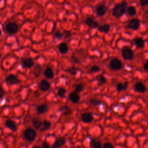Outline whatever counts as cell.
Here are the masks:
<instances>
[{"label": "cell", "instance_id": "1", "mask_svg": "<svg viewBox=\"0 0 148 148\" xmlns=\"http://www.w3.org/2000/svg\"><path fill=\"white\" fill-rule=\"evenodd\" d=\"M127 2H121L116 4L112 9V16L116 18H119L126 13Z\"/></svg>", "mask_w": 148, "mask_h": 148}, {"label": "cell", "instance_id": "2", "mask_svg": "<svg viewBox=\"0 0 148 148\" xmlns=\"http://www.w3.org/2000/svg\"><path fill=\"white\" fill-rule=\"evenodd\" d=\"M5 29L8 34L14 35L17 33L19 29L18 24L15 22H9L5 26Z\"/></svg>", "mask_w": 148, "mask_h": 148}, {"label": "cell", "instance_id": "3", "mask_svg": "<svg viewBox=\"0 0 148 148\" xmlns=\"http://www.w3.org/2000/svg\"><path fill=\"white\" fill-rule=\"evenodd\" d=\"M24 138L29 142H32L36 136V132L32 128H26L23 133Z\"/></svg>", "mask_w": 148, "mask_h": 148}, {"label": "cell", "instance_id": "4", "mask_svg": "<svg viewBox=\"0 0 148 148\" xmlns=\"http://www.w3.org/2000/svg\"><path fill=\"white\" fill-rule=\"evenodd\" d=\"M140 26V20L138 18H133L127 23L126 27L134 31L138 30Z\"/></svg>", "mask_w": 148, "mask_h": 148}, {"label": "cell", "instance_id": "5", "mask_svg": "<svg viewBox=\"0 0 148 148\" xmlns=\"http://www.w3.org/2000/svg\"><path fill=\"white\" fill-rule=\"evenodd\" d=\"M121 54L123 59L125 60H131L134 58V52L130 47H124L121 50Z\"/></svg>", "mask_w": 148, "mask_h": 148}, {"label": "cell", "instance_id": "6", "mask_svg": "<svg viewBox=\"0 0 148 148\" xmlns=\"http://www.w3.org/2000/svg\"><path fill=\"white\" fill-rule=\"evenodd\" d=\"M109 66L113 71H119L123 67V63L117 58H114L110 60Z\"/></svg>", "mask_w": 148, "mask_h": 148}, {"label": "cell", "instance_id": "7", "mask_svg": "<svg viewBox=\"0 0 148 148\" xmlns=\"http://www.w3.org/2000/svg\"><path fill=\"white\" fill-rule=\"evenodd\" d=\"M108 12V7L104 4H99L95 8L97 16L99 17L104 16Z\"/></svg>", "mask_w": 148, "mask_h": 148}, {"label": "cell", "instance_id": "8", "mask_svg": "<svg viewBox=\"0 0 148 148\" xmlns=\"http://www.w3.org/2000/svg\"><path fill=\"white\" fill-rule=\"evenodd\" d=\"M84 23L86 24V25H87L88 27L91 28H97V27L99 26V22L97 20H95V19H94L92 17H87L85 20H84Z\"/></svg>", "mask_w": 148, "mask_h": 148}, {"label": "cell", "instance_id": "9", "mask_svg": "<svg viewBox=\"0 0 148 148\" xmlns=\"http://www.w3.org/2000/svg\"><path fill=\"white\" fill-rule=\"evenodd\" d=\"M5 81L6 83L9 84H16L20 83V80L13 74H9L5 78Z\"/></svg>", "mask_w": 148, "mask_h": 148}, {"label": "cell", "instance_id": "10", "mask_svg": "<svg viewBox=\"0 0 148 148\" xmlns=\"http://www.w3.org/2000/svg\"><path fill=\"white\" fill-rule=\"evenodd\" d=\"M134 43L138 49H143L145 45V40L140 37H136L134 39Z\"/></svg>", "mask_w": 148, "mask_h": 148}, {"label": "cell", "instance_id": "11", "mask_svg": "<svg viewBox=\"0 0 148 148\" xmlns=\"http://www.w3.org/2000/svg\"><path fill=\"white\" fill-rule=\"evenodd\" d=\"M58 49L59 52L61 54H66L68 52V50H69L68 45L65 42H62L60 43L58 45Z\"/></svg>", "mask_w": 148, "mask_h": 148}, {"label": "cell", "instance_id": "12", "mask_svg": "<svg viewBox=\"0 0 148 148\" xmlns=\"http://www.w3.org/2000/svg\"><path fill=\"white\" fill-rule=\"evenodd\" d=\"M50 87V84L46 79H43L40 82L39 88L42 91H47Z\"/></svg>", "mask_w": 148, "mask_h": 148}, {"label": "cell", "instance_id": "13", "mask_svg": "<svg viewBox=\"0 0 148 148\" xmlns=\"http://www.w3.org/2000/svg\"><path fill=\"white\" fill-rule=\"evenodd\" d=\"M81 120L85 123H90L93 120V117L90 113H84L81 115Z\"/></svg>", "mask_w": 148, "mask_h": 148}, {"label": "cell", "instance_id": "14", "mask_svg": "<svg viewBox=\"0 0 148 148\" xmlns=\"http://www.w3.org/2000/svg\"><path fill=\"white\" fill-rule=\"evenodd\" d=\"M5 125L7 128L10 129L11 131L14 132L17 130V125L16 123L10 119H7L5 121Z\"/></svg>", "mask_w": 148, "mask_h": 148}, {"label": "cell", "instance_id": "15", "mask_svg": "<svg viewBox=\"0 0 148 148\" xmlns=\"http://www.w3.org/2000/svg\"><path fill=\"white\" fill-rule=\"evenodd\" d=\"M21 63L24 67L27 68H30L32 67L34 65V61L33 59L31 58H27L21 61Z\"/></svg>", "mask_w": 148, "mask_h": 148}, {"label": "cell", "instance_id": "16", "mask_svg": "<svg viewBox=\"0 0 148 148\" xmlns=\"http://www.w3.org/2000/svg\"><path fill=\"white\" fill-rule=\"evenodd\" d=\"M43 75L45 77L49 79H53L54 76L53 71L52 68L50 66H47L45 68V69L43 71Z\"/></svg>", "mask_w": 148, "mask_h": 148}, {"label": "cell", "instance_id": "17", "mask_svg": "<svg viewBox=\"0 0 148 148\" xmlns=\"http://www.w3.org/2000/svg\"><path fill=\"white\" fill-rule=\"evenodd\" d=\"M97 29L101 33L107 34L110 29V26L108 24H104L103 25H99Z\"/></svg>", "mask_w": 148, "mask_h": 148}, {"label": "cell", "instance_id": "18", "mask_svg": "<svg viewBox=\"0 0 148 148\" xmlns=\"http://www.w3.org/2000/svg\"><path fill=\"white\" fill-rule=\"evenodd\" d=\"M69 100L74 103H77L80 100V96L75 92H72L69 95Z\"/></svg>", "mask_w": 148, "mask_h": 148}, {"label": "cell", "instance_id": "19", "mask_svg": "<svg viewBox=\"0 0 148 148\" xmlns=\"http://www.w3.org/2000/svg\"><path fill=\"white\" fill-rule=\"evenodd\" d=\"M65 143L64 138H60L57 139L52 145V148H60Z\"/></svg>", "mask_w": 148, "mask_h": 148}, {"label": "cell", "instance_id": "20", "mask_svg": "<svg viewBox=\"0 0 148 148\" xmlns=\"http://www.w3.org/2000/svg\"><path fill=\"white\" fill-rule=\"evenodd\" d=\"M126 13L130 16H134L136 14L137 11L135 6L133 5H130L127 7L126 9Z\"/></svg>", "mask_w": 148, "mask_h": 148}, {"label": "cell", "instance_id": "21", "mask_svg": "<svg viewBox=\"0 0 148 148\" xmlns=\"http://www.w3.org/2000/svg\"><path fill=\"white\" fill-rule=\"evenodd\" d=\"M135 89L139 92H145L146 91V87L142 82H137L135 84Z\"/></svg>", "mask_w": 148, "mask_h": 148}, {"label": "cell", "instance_id": "22", "mask_svg": "<svg viewBox=\"0 0 148 148\" xmlns=\"http://www.w3.org/2000/svg\"><path fill=\"white\" fill-rule=\"evenodd\" d=\"M32 123L34 127L36 130H39L41 128L42 121L38 117H34L32 119Z\"/></svg>", "mask_w": 148, "mask_h": 148}, {"label": "cell", "instance_id": "23", "mask_svg": "<svg viewBox=\"0 0 148 148\" xmlns=\"http://www.w3.org/2000/svg\"><path fill=\"white\" fill-rule=\"evenodd\" d=\"M36 111L39 114H43L48 110V106L46 104H42L36 107Z\"/></svg>", "mask_w": 148, "mask_h": 148}, {"label": "cell", "instance_id": "24", "mask_svg": "<svg viewBox=\"0 0 148 148\" xmlns=\"http://www.w3.org/2000/svg\"><path fill=\"white\" fill-rule=\"evenodd\" d=\"M50 127H51V123L50 121H49L48 120H45L42 121L40 130L42 131H44L49 130L50 128Z\"/></svg>", "mask_w": 148, "mask_h": 148}, {"label": "cell", "instance_id": "25", "mask_svg": "<svg viewBox=\"0 0 148 148\" xmlns=\"http://www.w3.org/2000/svg\"><path fill=\"white\" fill-rule=\"evenodd\" d=\"M42 70V68L41 66L39 64H36L35 67H34V75L35 77H39V75L41 73Z\"/></svg>", "mask_w": 148, "mask_h": 148}, {"label": "cell", "instance_id": "26", "mask_svg": "<svg viewBox=\"0 0 148 148\" xmlns=\"http://www.w3.org/2000/svg\"><path fill=\"white\" fill-rule=\"evenodd\" d=\"M91 146L92 148H102V145L99 141L92 140L91 142Z\"/></svg>", "mask_w": 148, "mask_h": 148}, {"label": "cell", "instance_id": "27", "mask_svg": "<svg viewBox=\"0 0 148 148\" xmlns=\"http://www.w3.org/2000/svg\"><path fill=\"white\" fill-rule=\"evenodd\" d=\"M77 71H78V69L75 66L70 67L66 70V71L72 76H75L77 73Z\"/></svg>", "mask_w": 148, "mask_h": 148}, {"label": "cell", "instance_id": "28", "mask_svg": "<svg viewBox=\"0 0 148 148\" xmlns=\"http://www.w3.org/2000/svg\"><path fill=\"white\" fill-rule=\"evenodd\" d=\"M63 36V33L60 30H57L54 32V37L57 39H61Z\"/></svg>", "mask_w": 148, "mask_h": 148}, {"label": "cell", "instance_id": "29", "mask_svg": "<svg viewBox=\"0 0 148 148\" xmlns=\"http://www.w3.org/2000/svg\"><path fill=\"white\" fill-rule=\"evenodd\" d=\"M65 93H66V90L64 88H59L58 90V92H57L58 95L61 98H63L65 96Z\"/></svg>", "mask_w": 148, "mask_h": 148}, {"label": "cell", "instance_id": "30", "mask_svg": "<svg viewBox=\"0 0 148 148\" xmlns=\"http://www.w3.org/2000/svg\"><path fill=\"white\" fill-rule=\"evenodd\" d=\"M62 113L65 116H67L71 114V110L70 108H69L68 106H64L62 108Z\"/></svg>", "mask_w": 148, "mask_h": 148}, {"label": "cell", "instance_id": "31", "mask_svg": "<svg viewBox=\"0 0 148 148\" xmlns=\"http://www.w3.org/2000/svg\"><path fill=\"white\" fill-rule=\"evenodd\" d=\"M101 70V68L98 65H93L91 67L90 71V72H99Z\"/></svg>", "mask_w": 148, "mask_h": 148}, {"label": "cell", "instance_id": "32", "mask_svg": "<svg viewBox=\"0 0 148 148\" xmlns=\"http://www.w3.org/2000/svg\"><path fill=\"white\" fill-rule=\"evenodd\" d=\"M83 88H84V87H83V86L82 84H77V85L75 86V91L79 92L82 91L83 90Z\"/></svg>", "mask_w": 148, "mask_h": 148}, {"label": "cell", "instance_id": "33", "mask_svg": "<svg viewBox=\"0 0 148 148\" xmlns=\"http://www.w3.org/2000/svg\"><path fill=\"white\" fill-rule=\"evenodd\" d=\"M63 36H65V38H69L72 36V33L69 31L65 30V31H64V32L63 33Z\"/></svg>", "mask_w": 148, "mask_h": 148}, {"label": "cell", "instance_id": "34", "mask_svg": "<svg viewBox=\"0 0 148 148\" xmlns=\"http://www.w3.org/2000/svg\"><path fill=\"white\" fill-rule=\"evenodd\" d=\"M98 80H99V83L100 84H104V83H105L106 82V78H105L103 76H102V75L99 76Z\"/></svg>", "mask_w": 148, "mask_h": 148}, {"label": "cell", "instance_id": "35", "mask_svg": "<svg viewBox=\"0 0 148 148\" xmlns=\"http://www.w3.org/2000/svg\"><path fill=\"white\" fill-rule=\"evenodd\" d=\"M90 103L92 105H97L99 103H100V101H99L98 99H91L90 101Z\"/></svg>", "mask_w": 148, "mask_h": 148}, {"label": "cell", "instance_id": "36", "mask_svg": "<svg viewBox=\"0 0 148 148\" xmlns=\"http://www.w3.org/2000/svg\"><path fill=\"white\" fill-rule=\"evenodd\" d=\"M103 148H114L113 145L109 142H105L103 145Z\"/></svg>", "mask_w": 148, "mask_h": 148}, {"label": "cell", "instance_id": "37", "mask_svg": "<svg viewBox=\"0 0 148 148\" xmlns=\"http://www.w3.org/2000/svg\"><path fill=\"white\" fill-rule=\"evenodd\" d=\"M140 6L143 8L146 6L148 5V0H139Z\"/></svg>", "mask_w": 148, "mask_h": 148}, {"label": "cell", "instance_id": "38", "mask_svg": "<svg viewBox=\"0 0 148 148\" xmlns=\"http://www.w3.org/2000/svg\"><path fill=\"white\" fill-rule=\"evenodd\" d=\"M123 83H118L117 86H116V88H117V90L120 92V91H121L123 90Z\"/></svg>", "mask_w": 148, "mask_h": 148}, {"label": "cell", "instance_id": "39", "mask_svg": "<svg viewBox=\"0 0 148 148\" xmlns=\"http://www.w3.org/2000/svg\"><path fill=\"white\" fill-rule=\"evenodd\" d=\"M4 94H5V92H4L3 88L1 84L0 83V99L3 97Z\"/></svg>", "mask_w": 148, "mask_h": 148}, {"label": "cell", "instance_id": "40", "mask_svg": "<svg viewBox=\"0 0 148 148\" xmlns=\"http://www.w3.org/2000/svg\"><path fill=\"white\" fill-rule=\"evenodd\" d=\"M42 148H50L49 144L46 142L44 141L42 143Z\"/></svg>", "mask_w": 148, "mask_h": 148}, {"label": "cell", "instance_id": "41", "mask_svg": "<svg viewBox=\"0 0 148 148\" xmlns=\"http://www.w3.org/2000/svg\"><path fill=\"white\" fill-rule=\"evenodd\" d=\"M143 69L146 71H147V69H148V61H147V60H146L145 61V62L144 63V64H143Z\"/></svg>", "mask_w": 148, "mask_h": 148}, {"label": "cell", "instance_id": "42", "mask_svg": "<svg viewBox=\"0 0 148 148\" xmlns=\"http://www.w3.org/2000/svg\"><path fill=\"white\" fill-rule=\"evenodd\" d=\"M123 84V91H125L128 87V82H125V83Z\"/></svg>", "mask_w": 148, "mask_h": 148}, {"label": "cell", "instance_id": "43", "mask_svg": "<svg viewBox=\"0 0 148 148\" xmlns=\"http://www.w3.org/2000/svg\"><path fill=\"white\" fill-rule=\"evenodd\" d=\"M34 148H41L39 146H35Z\"/></svg>", "mask_w": 148, "mask_h": 148}, {"label": "cell", "instance_id": "44", "mask_svg": "<svg viewBox=\"0 0 148 148\" xmlns=\"http://www.w3.org/2000/svg\"><path fill=\"white\" fill-rule=\"evenodd\" d=\"M2 35V31H1V29H0V36Z\"/></svg>", "mask_w": 148, "mask_h": 148}, {"label": "cell", "instance_id": "45", "mask_svg": "<svg viewBox=\"0 0 148 148\" xmlns=\"http://www.w3.org/2000/svg\"><path fill=\"white\" fill-rule=\"evenodd\" d=\"M73 148H80V147H73Z\"/></svg>", "mask_w": 148, "mask_h": 148}, {"label": "cell", "instance_id": "46", "mask_svg": "<svg viewBox=\"0 0 148 148\" xmlns=\"http://www.w3.org/2000/svg\"><path fill=\"white\" fill-rule=\"evenodd\" d=\"M1 58V54L0 53V58Z\"/></svg>", "mask_w": 148, "mask_h": 148}]
</instances>
